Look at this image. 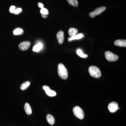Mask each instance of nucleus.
Returning a JSON list of instances; mask_svg holds the SVG:
<instances>
[{"mask_svg": "<svg viewBox=\"0 0 126 126\" xmlns=\"http://www.w3.org/2000/svg\"><path fill=\"white\" fill-rule=\"evenodd\" d=\"M58 73L59 77L63 79H67L68 77V70L64 65L62 63L58 65Z\"/></svg>", "mask_w": 126, "mask_h": 126, "instance_id": "f257e3e1", "label": "nucleus"}, {"mask_svg": "<svg viewBox=\"0 0 126 126\" xmlns=\"http://www.w3.org/2000/svg\"><path fill=\"white\" fill-rule=\"evenodd\" d=\"M89 72L92 77L96 78H98L101 77V73L99 68L96 66L92 65L89 68Z\"/></svg>", "mask_w": 126, "mask_h": 126, "instance_id": "f03ea898", "label": "nucleus"}, {"mask_svg": "<svg viewBox=\"0 0 126 126\" xmlns=\"http://www.w3.org/2000/svg\"><path fill=\"white\" fill-rule=\"evenodd\" d=\"M73 112L75 116L79 119H82L84 117V113L83 110L79 106H76L74 108Z\"/></svg>", "mask_w": 126, "mask_h": 126, "instance_id": "7ed1b4c3", "label": "nucleus"}, {"mask_svg": "<svg viewBox=\"0 0 126 126\" xmlns=\"http://www.w3.org/2000/svg\"><path fill=\"white\" fill-rule=\"evenodd\" d=\"M105 55L107 60L110 62L117 61L119 58L118 55L109 51L105 52Z\"/></svg>", "mask_w": 126, "mask_h": 126, "instance_id": "20e7f679", "label": "nucleus"}, {"mask_svg": "<svg viewBox=\"0 0 126 126\" xmlns=\"http://www.w3.org/2000/svg\"><path fill=\"white\" fill-rule=\"evenodd\" d=\"M106 7L105 6L98 7L95 9L94 11L90 12L89 16L91 18H94L96 16L98 15L103 12L106 10Z\"/></svg>", "mask_w": 126, "mask_h": 126, "instance_id": "39448f33", "label": "nucleus"}, {"mask_svg": "<svg viewBox=\"0 0 126 126\" xmlns=\"http://www.w3.org/2000/svg\"><path fill=\"white\" fill-rule=\"evenodd\" d=\"M108 109L110 112L113 113L116 112L119 108H118V104L117 103L113 102L109 104Z\"/></svg>", "mask_w": 126, "mask_h": 126, "instance_id": "423d86ee", "label": "nucleus"}, {"mask_svg": "<svg viewBox=\"0 0 126 126\" xmlns=\"http://www.w3.org/2000/svg\"><path fill=\"white\" fill-rule=\"evenodd\" d=\"M31 45V43L29 41H23L19 44V48L20 50H27Z\"/></svg>", "mask_w": 126, "mask_h": 126, "instance_id": "0eeeda50", "label": "nucleus"}, {"mask_svg": "<svg viewBox=\"0 0 126 126\" xmlns=\"http://www.w3.org/2000/svg\"><path fill=\"white\" fill-rule=\"evenodd\" d=\"M43 89L45 91L46 93L50 97H54L56 96V93L53 90H51L49 87L47 86H43Z\"/></svg>", "mask_w": 126, "mask_h": 126, "instance_id": "6e6552de", "label": "nucleus"}, {"mask_svg": "<svg viewBox=\"0 0 126 126\" xmlns=\"http://www.w3.org/2000/svg\"><path fill=\"white\" fill-rule=\"evenodd\" d=\"M56 37L58 39L59 44H62L63 43L64 40V32L62 31H60L56 34Z\"/></svg>", "mask_w": 126, "mask_h": 126, "instance_id": "1a4fd4ad", "label": "nucleus"}, {"mask_svg": "<svg viewBox=\"0 0 126 126\" xmlns=\"http://www.w3.org/2000/svg\"><path fill=\"white\" fill-rule=\"evenodd\" d=\"M114 44L116 46L119 47H126V40H117L114 42Z\"/></svg>", "mask_w": 126, "mask_h": 126, "instance_id": "9d476101", "label": "nucleus"}, {"mask_svg": "<svg viewBox=\"0 0 126 126\" xmlns=\"http://www.w3.org/2000/svg\"><path fill=\"white\" fill-rule=\"evenodd\" d=\"M84 36V35L83 34L80 33L77 34L74 36L69 38L68 39V40L69 41H71L72 40H75L79 39L82 38H83Z\"/></svg>", "mask_w": 126, "mask_h": 126, "instance_id": "9b49d317", "label": "nucleus"}, {"mask_svg": "<svg viewBox=\"0 0 126 126\" xmlns=\"http://www.w3.org/2000/svg\"><path fill=\"white\" fill-rule=\"evenodd\" d=\"M24 108L26 113L27 115H30L32 113V110L31 107L29 104L27 103H25V104Z\"/></svg>", "mask_w": 126, "mask_h": 126, "instance_id": "f8f14e48", "label": "nucleus"}, {"mask_svg": "<svg viewBox=\"0 0 126 126\" xmlns=\"http://www.w3.org/2000/svg\"><path fill=\"white\" fill-rule=\"evenodd\" d=\"M46 119L49 124L50 125H53L55 122V119L54 117L50 114H48L46 116Z\"/></svg>", "mask_w": 126, "mask_h": 126, "instance_id": "ddd939ff", "label": "nucleus"}, {"mask_svg": "<svg viewBox=\"0 0 126 126\" xmlns=\"http://www.w3.org/2000/svg\"><path fill=\"white\" fill-rule=\"evenodd\" d=\"M43 45L42 43H39L35 45L33 48V51L35 52H39L43 48Z\"/></svg>", "mask_w": 126, "mask_h": 126, "instance_id": "4468645a", "label": "nucleus"}, {"mask_svg": "<svg viewBox=\"0 0 126 126\" xmlns=\"http://www.w3.org/2000/svg\"><path fill=\"white\" fill-rule=\"evenodd\" d=\"M78 33V30L74 28H70L68 30V33L70 37L74 36Z\"/></svg>", "mask_w": 126, "mask_h": 126, "instance_id": "2eb2a0df", "label": "nucleus"}, {"mask_svg": "<svg viewBox=\"0 0 126 126\" xmlns=\"http://www.w3.org/2000/svg\"><path fill=\"white\" fill-rule=\"evenodd\" d=\"M13 33L14 35H20L24 33V30L21 28L18 27L13 31Z\"/></svg>", "mask_w": 126, "mask_h": 126, "instance_id": "dca6fc26", "label": "nucleus"}, {"mask_svg": "<svg viewBox=\"0 0 126 126\" xmlns=\"http://www.w3.org/2000/svg\"><path fill=\"white\" fill-rule=\"evenodd\" d=\"M30 84V82L29 81H26L23 83L20 86V89L21 90H26Z\"/></svg>", "mask_w": 126, "mask_h": 126, "instance_id": "f3484780", "label": "nucleus"}, {"mask_svg": "<svg viewBox=\"0 0 126 126\" xmlns=\"http://www.w3.org/2000/svg\"><path fill=\"white\" fill-rule=\"evenodd\" d=\"M77 54L81 58H88V55L84 54L82 51L80 49L77 50Z\"/></svg>", "mask_w": 126, "mask_h": 126, "instance_id": "a211bd4d", "label": "nucleus"}, {"mask_svg": "<svg viewBox=\"0 0 126 126\" xmlns=\"http://www.w3.org/2000/svg\"><path fill=\"white\" fill-rule=\"evenodd\" d=\"M68 3L71 5L77 7L78 5V2L77 0H67Z\"/></svg>", "mask_w": 126, "mask_h": 126, "instance_id": "6ab92c4d", "label": "nucleus"}, {"mask_svg": "<svg viewBox=\"0 0 126 126\" xmlns=\"http://www.w3.org/2000/svg\"><path fill=\"white\" fill-rule=\"evenodd\" d=\"M40 12L41 15H48V11L46 8H44V7L41 8L40 10Z\"/></svg>", "mask_w": 126, "mask_h": 126, "instance_id": "aec40b11", "label": "nucleus"}, {"mask_svg": "<svg viewBox=\"0 0 126 126\" xmlns=\"http://www.w3.org/2000/svg\"><path fill=\"white\" fill-rule=\"evenodd\" d=\"M22 10L21 8H18L17 9H16L15 12H14V14H15V15H18L21 12Z\"/></svg>", "mask_w": 126, "mask_h": 126, "instance_id": "412c9836", "label": "nucleus"}, {"mask_svg": "<svg viewBox=\"0 0 126 126\" xmlns=\"http://www.w3.org/2000/svg\"><path fill=\"white\" fill-rule=\"evenodd\" d=\"M16 9V7L15 6L12 5L10 6L9 9V11L11 13H14Z\"/></svg>", "mask_w": 126, "mask_h": 126, "instance_id": "4be33fe9", "label": "nucleus"}, {"mask_svg": "<svg viewBox=\"0 0 126 126\" xmlns=\"http://www.w3.org/2000/svg\"><path fill=\"white\" fill-rule=\"evenodd\" d=\"M38 6L40 8H43L44 7V4L41 2H39L38 3Z\"/></svg>", "mask_w": 126, "mask_h": 126, "instance_id": "5701e85b", "label": "nucleus"}, {"mask_svg": "<svg viewBox=\"0 0 126 126\" xmlns=\"http://www.w3.org/2000/svg\"><path fill=\"white\" fill-rule=\"evenodd\" d=\"M41 16H42V17L44 18H47L48 16V15H41Z\"/></svg>", "mask_w": 126, "mask_h": 126, "instance_id": "b1692460", "label": "nucleus"}]
</instances>
